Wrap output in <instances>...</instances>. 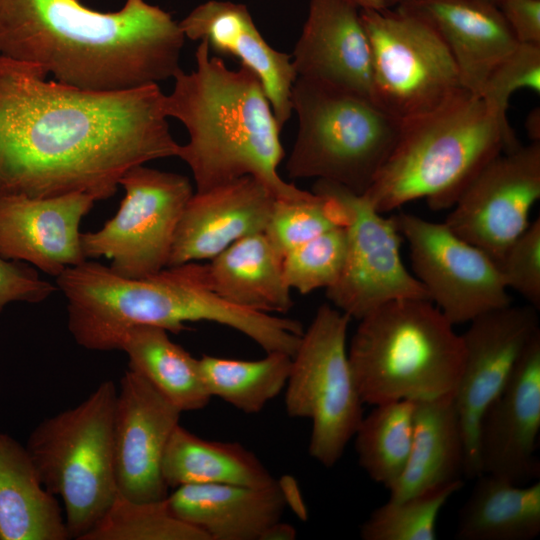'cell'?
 <instances>
[{
    "instance_id": "cell-1",
    "label": "cell",
    "mask_w": 540,
    "mask_h": 540,
    "mask_svg": "<svg viewBox=\"0 0 540 540\" xmlns=\"http://www.w3.org/2000/svg\"><path fill=\"white\" fill-rule=\"evenodd\" d=\"M0 56V198L117 192L130 168L177 157L158 84L93 92Z\"/></svg>"
},
{
    "instance_id": "cell-2",
    "label": "cell",
    "mask_w": 540,
    "mask_h": 540,
    "mask_svg": "<svg viewBox=\"0 0 540 540\" xmlns=\"http://www.w3.org/2000/svg\"><path fill=\"white\" fill-rule=\"evenodd\" d=\"M184 41L179 22L145 0L113 12L79 0H0V56L81 90L121 92L174 78Z\"/></svg>"
},
{
    "instance_id": "cell-3",
    "label": "cell",
    "mask_w": 540,
    "mask_h": 540,
    "mask_svg": "<svg viewBox=\"0 0 540 540\" xmlns=\"http://www.w3.org/2000/svg\"><path fill=\"white\" fill-rule=\"evenodd\" d=\"M196 69H182L164 95L166 117L179 120L189 140L177 157L190 168L196 192L250 175L276 199L297 200L312 192L283 180L278 167L284 157L281 128L259 78L248 67L229 69L201 40Z\"/></svg>"
},
{
    "instance_id": "cell-4",
    "label": "cell",
    "mask_w": 540,
    "mask_h": 540,
    "mask_svg": "<svg viewBox=\"0 0 540 540\" xmlns=\"http://www.w3.org/2000/svg\"><path fill=\"white\" fill-rule=\"evenodd\" d=\"M67 299L68 329L84 348L110 351L114 338L137 324L179 333L187 322L218 323L242 333L262 349L279 341L280 317L246 310L211 287L206 264L167 266L148 277H122L97 262L84 261L56 277Z\"/></svg>"
},
{
    "instance_id": "cell-5",
    "label": "cell",
    "mask_w": 540,
    "mask_h": 540,
    "mask_svg": "<svg viewBox=\"0 0 540 540\" xmlns=\"http://www.w3.org/2000/svg\"><path fill=\"white\" fill-rule=\"evenodd\" d=\"M520 145L507 114L464 91L401 121L391 153L362 195L382 214L420 198L434 211L450 209L492 159Z\"/></svg>"
},
{
    "instance_id": "cell-6",
    "label": "cell",
    "mask_w": 540,
    "mask_h": 540,
    "mask_svg": "<svg viewBox=\"0 0 540 540\" xmlns=\"http://www.w3.org/2000/svg\"><path fill=\"white\" fill-rule=\"evenodd\" d=\"M453 326L430 300L415 298L389 301L360 319L347 352L362 402L454 393L465 350Z\"/></svg>"
},
{
    "instance_id": "cell-7",
    "label": "cell",
    "mask_w": 540,
    "mask_h": 540,
    "mask_svg": "<svg viewBox=\"0 0 540 540\" xmlns=\"http://www.w3.org/2000/svg\"><path fill=\"white\" fill-rule=\"evenodd\" d=\"M291 107L298 132L286 170L362 195L391 153L401 121L369 97L297 77Z\"/></svg>"
},
{
    "instance_id": "cell-8",
    "label": "cell",
    "mask_w": 540,
    "mask_h": 540,
    "mask_svg": "<svg viewBox=\"0 0 540 540\" xmlns=\"http://www.w3.org/2000/svg\"><path fill=\"white\" fill-rule=\"evenodd\" d=\"M117 389L102 382L79 405L42 421L26 449L44 487L61 498L70 539L82 540L117 495L113 417Z\"/></svg>"
},
{
    "instance_id": "cell-9",
    "label": "cell",
    "mask_w": 540,
    "mask_h": 540,
    "mask_svg": "<svg viewBox=\"0 0 540 540\" xmlns=\"http://www.w3.org/2000/svg\"><path fill=\"white\" fill-rule=\"evenodd\" d=\"M350 320L329 304L317 309L292 356L285 386L287 415L312 421L308 451L327 468L342 457L364 416L346 346Z\"/></svg>"
},
{
    "instance_id": "cell-10",
    "label": "cell",
    "mask_w": 540,
    "mask_h": 540,
    "mask_svg": "<svg viewBox=\"0 0 540 540\" xmlns=\"http://www.w3.org/2000/svg\"><path fill=\"white\" fill-rule=\"evenodd\" d=\"M372 61L371 99L403 121L429 113L464 91L456 64L424 20L396 9H360Z\"/></svg>"
},
{
    "instance_id": "cell-11",
    "label": "cell",
    "mask_w": 540,
    "mask_h": 540,
    "mask_svg": "<svg viewBox=\"0 0 540 540\" xmlns=\"http://www.w3.org/2000/svg\"><path fill=\"white\" fill-rule=\"evenodd\" d=\"M125 191L113 218L94 232L81 233L86 258L111 259V270L131 279L168 266L176 229L193 195L181 174L136 165L119 181Z\"/></svg>"
},
{
    "instance_id": "cell-12",
    "label": "cell",
    "mask_w": 540,
    "mask_h": 540,
    "mask_svg": "<svg viewBox=\"0 0 540 540\" xmlns=\"http://www.w3.org/2000/svg\"><path fill=\"white\" fill-rule=\"evenodd\" d=\"M313 192L335 199L344 217L345 261L337 281L326 289L335 308L360 320L392 300H429L402 262V236L394 216L385 217L363 195L332 182L317 180Z\"/></svg>"
},
{
    "instance_id": "cell-13",
    "label": "cell",
    "mask_w": 540,
    "mask_h": 540,
    "mask_svg": "<svg viewBox=\"0 0 540 540\" xmlns=\"http://www.w3.org/2000/svg\"><path fill=\"white\" fill-rule=\"evenodd\" d=\"M408 243L416 279L452 324L511 304L494 260L447 225L408 212L393 215Z\"/></svg>"
},
{
    "instance_id": "cell-14",
    "label": "cell",
    "mask_w": 540,
    "mask_h": 540,
    "mask_svg": "<svg viewBox=\"0 0 540 540\" xmlns=\"http://www.w3.org/2000/svg\"><path fill=\"white\" fill-rule=\"evenodd\" d=\"M540 199V141L502 152L471 181L444 223L494 262L529 226Z\"/></svg>"
},
{
    "instance_id": "cell-15",
    "label": "cell",
    "mask_w": 540,
    "mask_h": 540,
    "mask_svg": "<svg viewBox=\"0 0 540 540\" xmlns=\"http://www.w3.org/2000/svg\"><path fill=\"white\" fill-rule=\"evenodd\" d=\"M461 334L465 356L454 391L465 445L464 475H481L478 436L488 406L505 388L532 337L540 330L538 310L511 304L473 319Z\"/></svg>"
},
{
    "instance_id": "cell-16",
    "label": "cell",
    "mask_w": 540,
    "mask_h": 540,
    "mask_svg": "<svg viewBox=\"0 0 540 540\" xmlns=\"http://www.w3.org/2000/svg\"><path fill=\"white\" fill-rule=\"evenodd\" d=\"M181 411L148 380L128 369L120 380L113 417L117 492L134 501L168 496L163 456Z\"/></svg>"
},
{
    "instance_id": "cell-17",
    "label": "cell",
    "mask_w": 540,
    "mask_h": 540,
    "mask_svg": "<svg viewBox=\"0 0 540 540\" xmlns=\"http://www.w3.org/2000/svg\"><path fill=\"white\" fill-rule=\"evenodd\" d=\"M540 330L522 352L505 388L483 414L478 436L481 474L517 485L538 480Z\"/></svg>"
},
{
    "instance_id": "cell-18",
    "label": "cell",
    "mask_w": 540,
    "mask_h": 540,
    "mask_svg": "<svg viewBox=\"0 0 540 540\" xmlns=\"http://www.w3.org/2000/svg\"><path fill=\"white\" fill-rule=\"evenodd\" d=\"M96 199L74 192L49 198H0V256L59 276L87 260L79 226Z\"/></svg>"
},
{
    "instance_id": "cell-19",
    "label": "cell",
    "mask_w": 540,
    "mask_h": 540,
    "mask_svg": "<svg viewBox=\"0 0 540 540\" xmlns=\"http://www.w3.org/2000/svg\"><path fill=\"white\" fill-rule=\"evenodd\" d=\"M275 199L250 175L194 192L179 220L168 266L211 260L242 238L264 232Z\"/></svg>"
},
{
    "instance_id": "cell-20",
    "label": "cell",
    "mask_w": 540,
    "mask_h": 540,
    "mask_svg": "<svg viewBox=\"0 0 540 540\" xmlns=\"http://www.w3.org/2000/svg\"><path fill=\"white\" fill-rule=\"evenodd\" d=\"M292 57L297 77L371 98L370 43L351 0H310Z\"/></svg>"
},
{
    "instance_id": "cell-21",
    "label": "cell",
    "mask_w": 540,
    "mask_h": 540,
    "mask_svg": "<svg viewBox=\"0 0 540 540\" xmlns=\"http://www.w3.org/2000/svg\"><path fill=\"white\" fill-rule=\"evenodd\" d=\"M179 26L191 40L240 60L259 78L282 129L292 114L291 90L297 78L292 56L274 49L256 27L244 4L209 0L195 7Z\"/></svg>"
},
{
    "instance_id": "cell-22",
    "label": "cell",
    "mask_w": 540,
    "mask_h": 540,
    "mask_svg": "<svg viewBox=\"0 0 540 540\" xmlns=\"http://www.w3.org/2000/svg\"><path fill=\"white\" fill-rule=\"evenodd\" d=\"M397 7L438 33L463 87L476 96L494 67L519 44L499 6L489 0H405Z\"/></svg>"
},
{
    "instance_id": "cell-23",
    "label": "cell",
    "mask_w": 540,
    "mask_h": 540,
    "mask_svg": "<svg viewBox=\"0 0 540 540\" xmlns=\"http://www.w3.org/2000/svg\"><path fill=\"white\" fill-rule=\"evenodd\" d=\"M172 514L209 540H259L281 520L286 506L278 481L256 488L233 484H189L166 497Z\"/></svg>"
},
{
    "instance_id": "cell-24",
    "label": "cell",
    "mask_w": 540,
    "mask_h": 540,
    "mask_svg": "<svg viewBox=\"0 0 540 540\" xmlns=\"http://www.w3.org/2000/svg\"><path fill=\"white\" fill-rule=\"evenodd\" d=\"M465 445L454 393L415 402L413 438L400 477L387 489L402 500L461 479Z\"/></svg>"
},
{
    "instance_id": "cell-25",
    "label": "cell",
    "mask_w": 540,
    "mask_h": 540,
    "mask_svg": "<svg viewBox=\"0 0 540 540\" xmlns=\"http://www.w3.org/2000/svg\"><path fill=\"white\" fill-rule=\"evenodd\" d=\"M212 289L228 303L265 314L293 306L283 258L264 232L235 242L206 264Z\"/></svg>"
},
{
    "instance_id": "cell-26",
    "label": "cell",
    "mask_w": 540,
    "mask_h": 540,
    "mask_svg": "<svg viewBox=\"0 0 540 540\" xmlns=\"http://www.w3.org/2000/svg\"><path fill=\"white\" fill-rule=\"evenodd\" d=\"M66 539L65 516L26 447L0 433V540Z\"/></svg>"
},
{
    "instance_id": "cell-27",
    "label": "cell",
    "mask_w": 540,
    "mask_h": 540,
    "mask_svg": "<svg viewBox=\"0 0 540 540\" xmlns=\"http://www.w3.org/2000/svg\"><path fill=\"white\" fill-rule=\"evenodd\" d=\"M129 368L148 380L181 412L205 408L212 398L203 382L199 359L174 343L165 329L147 324L125 328L112 341Z\"/></svg>"
},
{
    "instance_id": "cell-28",
    "label": "cell",
    "mask_w": 540,
    "mask_h": 540,
    "mask_svg": "<svg viewBox=\"0 0 540 540\" xmlns=\"http://www.w3.org/2000/svg\"><path fill=\"white\" fill-rule=\"evenodd\" d=\"M461 509L458 540H531L540 534V481L517 485L481 474Z\"/></svg>"
},
{
    "instance_id": "cell-29",
    "label": "cell",
    "mask_w": 540,
    "mask_h": 540,
    "mask_svg": "<svg viewBox=\"0 0 540 540\" xmlns=\"http://www.w3.org/2000/svg\"><path fill=\"white\" fill-rule=\"evenodd\" d=\"M162 476L172 489L189 484L262 488L277 482L256 455L240 443L203 439L180 424L167 444Z\"/></svg>"
},
{
    "instance_id": "cell-30",
    "label": "cell",
    "mask_w": 540,
    "mask_h": 540,
    "mask_svg": "<svg viewBox=\"0 0 540 540\" xmlns=\"http://www.w3.org/2000/svg\"><path fill=\"white\" fill-rule=\"evenodd\" d=\"M292 356L268 352L258 360H236L203 355L199 367L205 387L244 413L261 411L286 386Z\"/></svg>"
},
{
    "instance_id": "cell-31",
    "label": "cell",
    "mask_w": 540,
    "mask_h": 540,
    "mask_svg": "<svg viewBox=\"0 0 540 540\" xmlns=\"http://www.w3.org/2000/svg\"><path fill=\"white\" fill-rule=\"evenodd\" d=\"M354 434L358 464L376 483L388 489L407 463L414 426L415 402L373 405Z\"/></svg>"
},
{
    "instance_id": "cell-32",
    "label": "cell",
    "mask_w": 540,
    "mask_h": 540,
    "mask_svg": "<svg viewBox=\"0 0 540 540\" xmlns=\"http://www.w3.org/2000/svg\"><path fill=\"white\" fill-rule=\"evenodd\" d=\"M82 540H209L178 519L166 498L134 501L117 493L111 505Z\"/></svg>"
},
{
    "instance_id": "cell-33",
    "label": "cell",
    "mask_w": 540,
    "mask_h": 540,
    "mask_svg": "<svg viewBox=\"0 0 540 540\" xmlns=\"http://www.w3.org/2000/svg\"><path fill=\"white\" fill-rule=\"evenodd\" d=\"M463 486L461 479L402 500H388L360 526L363 540H435L438 515Z\"/></svg>"
},
{
    "instance_id": "cell-34",
    "label": "cell",
    "mask_w": 540,
    "mask_h": 540,
    "mask_svg": "<svg viewBox=\"0 0 540 540\" xmlns=\"http://www.w3.org/2000/svg\"><path fill=\"white\" fill-rule=\"evenodd\" d=\"M341 226L344 217L336 200L312 191L302 199H275L264 233L284 258L302 244Z\"/></svg>"
},
{
    "instance_id": "cell-35",
    "label": "cell",
    "mask_w": 540,
    "mask_h": 540,
    "mask_svg": "<svg viewBox=\"0 0 540 540\" xmlns=\"http://www.w3.org/2000/svg\"><path fill=\"white\" fill-rule=\"evenodd\" d=\"M345 226L311 239L283 258V274L290 289L308 294L329 288L339 278L346 256Z\"/></svg>"
},
{
    "instance_id": "cell-36",
    "label": "cell",
    "mask_w": 540,
    "mask_h": 540,
    "mask_svg": "<svg viewBox=\"0 0 540 540\" xmlns=\"http://www.w3.org/2000/svg\"><path fill=\"white\" fill-rule=\"evenodd\" d=\"M522 88L540 92V44L519 43L491 71L480 97L507 114L510 96Z\"/></svg>"
},
{
    "instance_id": "cell-37",
    "label": "cell",
    "mask_w": 540,
    "mask_h": 540,
    "mask_svg": "<svg viewBox=\"0 0 540 540\" xmlns=\"http://www.w3.org/2000/svg\"><path fill=\"white\" fill-rule=\"evenodd\" d=\"M505 286L540 310V218L512 242L495 262Z\"/></svg>"
},
{
    "instance_id": "cell-38",
    "label": "cell",
    "mask_w": 540,
    "mask_h": 540,
    "mask_svg": "<svg viewBox=\"0 0 540 540\" xmlns=\"http://www.w3.org/2000/svg\"><path fill=\"white\" fill-rule=\"evenodd\" d=\"M56 291L34 268L0 256V313L11 302L40 303Z\"/></svg>"
},
{
    "instance_id": "cell-39",
    "label": "cell",
    "mask_w": 540,
    "mask_h": 540,
    "mask_svg": "<svg viewBox=\"0 0 540 540\" xmlns=\"http://www.w3.org/2000/svg\"><path fill=\"white\" fill-rule=\"evenodd\" d=\"M498 6L519 43L540 44V0H501Z\"/></svg>"
},
{
    "instance_id": "cell-40",
    "label": "cell",
    "mask_w": 540,
    "mask_h": 540,
    "mask_svg": "<svg viewBox=\"0 0 540 540\" xmlns=\"http://www.w3.org/2000/svg\"><path fill=\"white\" fill-rule=\"evenodd\" d=\"M277 481L286 505H289L299 518L306 520L307 510L295 480L289 476H284Z\"/></svg>"
},
{
    "instance_id": "cell-41",
    "label": "cell",
    "mask_w": 540,
    "mask_h": 540,
    "mask_svg": "<svg viewBox=\"0 0 540 540\" xmlns=\"http://www.w3.org/2000/svg\"><path fill=\"white\" fill-rule=\"evenodd\" d=\"M296 536L297 531L294 526L279 520L268 526L259 540H294Z\"/></svg>"
},
{
    "instance_id": "cell-42",
    "label": "cell",
    "mask_w": 540,
    "mask_h": 540,
    "mask_svg": "<svg viewBox=\"0 0 540 540\" xmlns=\"http://www.w3.org/2000/svg\"><path fill=\"white\" fill-rule=\"evenodd\" d=\"M539 109L533 110L527 119V132L532 142L540 141Z\"/></svg>"
},
{
    "instance_id": "cell-43",
    "label": "cell",
    "mask_w": 540,
    "mask_h": 540,
    "mask_svg": "<svg viewBox=\"0 0 540 540\" xmlns=\"http://www.w3.org/2000/svg\"><path fill=\"white\" fill-rule=\"evenodd\" d=\"M360 9H382L380 0H351Z\"/></svg>"
},
{
    "instance_id": "cell-44",
    "label": "cell",
    "mask_w": 540,
    "mask_h": 540,
    "mask_svg": "<svg viewBox=\"0 0 540 540\" xmlns=\"http://www.w3.org/2000/svg\"><path fill=\"white\" fill-rule=\"evenodd\" d=\"M405 0H380L383 8H392L397 7L399 4H401Z\"/></svg>"
},
{
    "instance_id": "cell-45",
    "label": "cell",
    "mask_w": 540,
    "mask_h": 540,
    "mask_svg": "<svg viewBox=\"0 0 540 540\" xmlns=\"http://www.w3.org/2000/svg\"><path fill=\"white\" fill-rule=\"evenodd\" d=\"M489 1H491V2H493V3H495V4L498 5V4L500 3L501 0H489Z\"/></svg>"
}]
</instances>
